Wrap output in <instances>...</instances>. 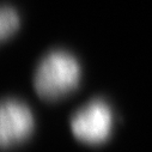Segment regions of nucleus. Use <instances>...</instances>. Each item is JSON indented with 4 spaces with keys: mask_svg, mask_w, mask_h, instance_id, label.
<instances>
[{
    "mask_svg": "<svg viewBox=\"0 0 152 152\" xmlns=\"http://www.w3.org/2000/svg\"><path fill=\"white\" fill-rule=\"evenodd\" d=\"M80 74V65L72 54L62 50L50 52L35 71L34 88L41 98L55 101L78 86Z\"/></svg>",
    "mask_w": 152,
    "mask_h": 152,
    "instance_id": "obj_1",
    "label": "nucleus"
},
{
    "mask_svg": "<svg viewBox=\"0 0 152 152\" xmlns=\"http://www.w3.org/2000/svg\"><path fill=\"white\" fill-rule=\"evenodd\" d=\"M71 129L75 138L85 144L104 142L113 129V114L109 105L101 99L91 101L72 116Z\"/></svg>",
    "mask_w": 152,
    "mask_h": 152,
    "instance_id": "obj_2",
    "label": "nucleus"
},
{
    "mask_svg": "<svg viewBox=\"0 0 152 152\" xmlns=\"http://www.w3.org/2000/svg\"><path fill=\"white\" fill-rule=\"evenodd\" d=\"M30 108L17 99L0 102V148L16 146L26 140L34 131Z\"/></svg>",
    "mask_w": 152,
    "mask_h": 152,
    "instance_id": "obj_3",
    "label": "nucleus"
},
{
    "mask_svg": "<svg viewBox=\"0 0 152 152\" xmlns=\"http://www.w3.org/2000/svg\"><path fill=\"white\" fill-rule=\"evenodd\" d=\"M18 12L10 6H0V42L10 37L19 26Z\"/></svg>",
    "mask_w": 152,
    "mask_h": 152,
    "instance_id": "obj_4",
    "label": "nucleus"
}]
</instances>
